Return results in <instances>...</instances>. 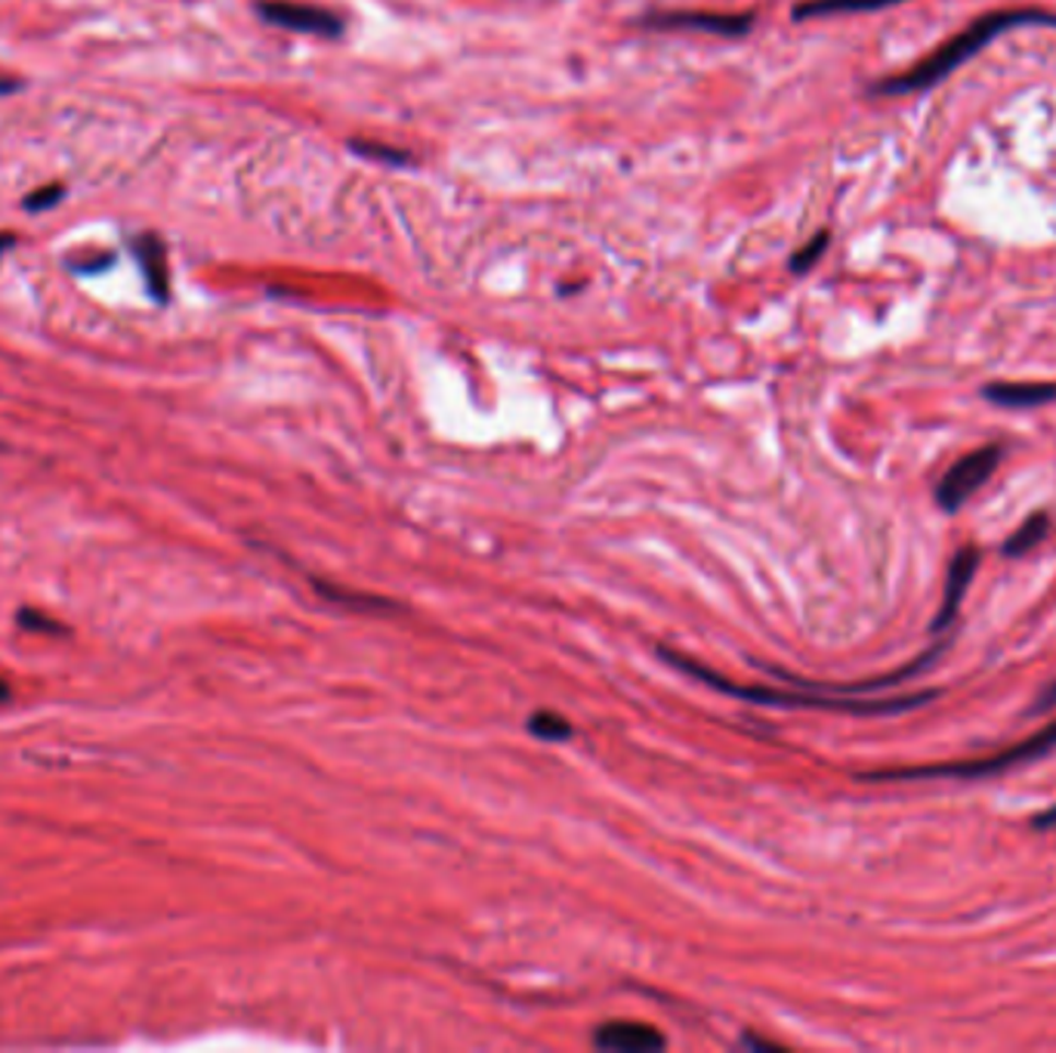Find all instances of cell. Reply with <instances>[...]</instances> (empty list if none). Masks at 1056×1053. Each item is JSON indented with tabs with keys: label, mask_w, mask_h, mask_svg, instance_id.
<instances>
[{
	"label": "cell",
	"mask_w": 1056,
	"mask_h": 1053,
	"mask_svg": "<svg viewBox=\"0 0 1056 1053\" xmlns=\"http://www.w3.org/2000/svg\"><path fill=\"white\" fill-rule=\"evenodd\" d=\"M1020 25H1054L1056 28V13H1047V10H995V13H986V16H979L976 22H970L961 35L949 37L942 47H936L934 54L924 56L917 66L902 71V74L878 81L871 87V93H878V96H899V93H917V90L936 87L939 81H946L961 62L973 59L995 37L1004 35V32H1013Z\"/></svg>",
	"instance_id": "6da1fadb"
},
{
	"label": "cell",
	"mask_w": 1056,
	"mask_h": 1053,
	"mask_svg": "<svg viewBox=\"0 0 1056 1053\" xmlns=\"http://www.w3.org/2000/svg\"><path fill=\"white\" fill-rule=\"evenodd\" d=\"M1056 748V721L1051 726H1044L1041 733L1032 738H1025L1020 745L998 751L992 757H976V760H954V763H936V767H902V770H878V773H863V782H917V779H983V775L1004 773L1013 770L1020 763L1029 760H1041L1044 754H1051Z\"/></svg>",
	"instance_id": "7a4b0ae2"
},
{
	"label": "cell",
	"mask_w": 1056,
	"mask_h": 1053,
	"mask_svg": "<svg viewBox=\"0 0 1056 1053\" xmlns=\"http://www.w3.org/2000/svg\"><path fill=\"white\" fill-rule=\"evenodd\" d=\"M1001 457H1004L1001 445H983V448L970 452V455H964L961 460H954L949 470H946V476L939 479V485H936V501H939V507L946 510V513H954V510L964 507L970 498L979 492L988 479L995 476L998 464H1001Z\"/></svg>",
	"instance_id": "3957f363"
},
{
	"label": "cell",
	"mask_w": 1056,
	"mask_h": 1053,
	"mask_svg": "<svg viewBox=\"0 0 1056 1053\" xmlns=\"http://www.w3.org/2000/svg\"><path fill=\"white\" fill-rule=\"evenodd\" d=\"M257 13L279 25V28H291V32H303V35H318V37H340L343 35V19L325 10V7H313V3H291V0H260Z\"/></svg>",
	"instance_id": "277c9868"
},
{
	"label": "cell",
	"mask_w": 1056,
	"mask_h": 1053,
	"mask_svg": "<svg viewBox=\"0 0 1056 1053\" xmlns=\"http://www.w3.org/2000/svg\"><path fill=\"white\" fill-rule=\"evenodd\" d=\"M649 28L661 32H704V35L741 37L751 32V13H652L643 19Z\"/></svg>",
	"instance_id": "5b68a950"
},
{
	"label": "cell",
	"mask_w": 1056,
	"mask_h": 1053,
	"mask_svg": "<svg viewBox=\"0 0 1056 1053\" xmlns=\"http://www.w3.org/2000/svg\"><path fill=\"white\" fill-rule=\"evenodd\" d=\"M979 560H983V553L976 547H964V550L954 553V560L949 565V578H946V590H942V602H939V612L930 621V633L934 636L946 633L954 624V618L961 612V602L967 597L970 581H973L976 569H979Z\"/></svg>",
	"instance_id": "8992f818"
},
{
	"label": "cell",
	"mask_w": 1056,
	"mask_h": 1053,
	"mask_svg": "<svg viewBox=\"0 0 1056 1053\" xmlns=\"http://www.w3.org/2000/svg\"><path fill=\"white\" fill-rule=\"evenodd\" d=\"M594 1044L602 1051H624V1053H640V1051H661L668 1041L655 1029V1026H643V1022H606L594 1032Z\"/></svg>",
	"instance_id": "52a82bcc"
},
{
	"label": "cell",
	"mask_w": 1056,
	"mask_h": 1053,
	"mask_svg": "<svg viewBox=\"0 0 1056 1053\" xmlns=\"http://www.w3.org/2000/svg\"><path fill=\"white\" fill-rule=\"evenodd\" d=\"M133 254L140 260L142 279H145L152 300L164 303L171 294V272H167V250L161 245V238L159 235H140L133 242Z\"/></svg>",
	"instance_id": "ba28073f"
},
{
	"label": "cell",
	"mask_w": 1056,
	"mask_h": 1053,
	"mask_svg": "<svg viewBox=\"0 0 1056 1053\" xmlns=\"http://www.w3.org/2000/svg\"><path fill=\"white\" fill-rule=\"evenodd\" d=\"M983 396L1001 408H1039L1054 402L1056 384H988Z\"/></svg>",
	"instance_id": "9c48e42d"
},
{
	"label": "cell",
	"mask_w": 1056,
	"mask_h": 1053,
	"mask_svg": "<svg viewBox=\"0 0 1056 1053\" xmlns=\"http://www.w3.org/2000/svg\"><path fill=\"white\" fill-rule=\"evenodd\" d=\"M905 0H803L794 7V19H819V16H844V13H871L887 10Z\"/></svg>",
	"instance_id": "30bf717a"
},
{
	"label": "cell",
	"mask_w": 1056,
	"mask_h": 1053,
	"mask_svg": "<svg viewBox=\"0 0 1056 1053\" xmlns=\"http://www.w3.org/2000/svg\"><path fill=\"white\" fill-rule=\"evenodd\" d=\"M1047 531H1051V516L1047 513H1032L1025 523H1022L1007 541H1004V547H1001V553L1004 557H1010V560H1022V557H1029L1035 547L1047 538Z\"/></svg>",
	"instance_id": "8fae6325"
},
{
	"label": "cell",
	"mask_w": 1056,
	"mask_h": 1053,
	"mask_svg": "<svg viewBox=\"0 0 1056 1053\" xmlns=\"http://www.w3.org/2000/svg\"><path fill=\"white\" fill-rule=\"evenodd\" d=\"M528 733L535 738H544V741H565L572 738V723L565 721L563 714H553V711H538L528 717Z\"/></svg>",
	"instance_id": "7c38bea8"
},
{
	"label": "cell",
	"mask_w": 1056,
	"mask_h": 1053,
	"mask_svg": "<svg viewBox=\"0 0 1056 1053\" xmlns=\"http://www.w3.org/2000/svg\"><path fill=\"white\" fill-rule=\"evenodd\" d=\"M352 152L362 155V159L371 161H384V164H396V167H406L411 164V155L406 149H392V145H384V142H368V140H352Z\"/></svg>",
	"instance_id": "4fadbf2b"
},
{
	"label": "cell",
	"mask_w": 1056,
	"mask_h": 1053,
	"mask_svg": "<svg viewBox=\"0 0 1056 1053\" xmlns=\"http://www.w3.org/2000/svg\"><path fill=\"white\" fill-rule=\"evenodd\" d=\"M828 242H831V235H828V232H819V235H812L810 242H807V245L800 247V250H797V254L791 257L794 276H803V272H810L812 266L819 264V257L825 254Z\"/></svg>",
	"instance_id": "5bb4252c"
},
{
	"label": "cell",
	"mask_w": 1056,
	"mask_h": 1053,
	"mask_svg": "<svg viewBox=\"0 0 1056 1053\" xmlns=\"http://www.w3.org/2000/svg\"><path fill=\"white\" fill-rule=\"evenodd\" d=\"M62 195H66V189H62L59 183H50V186H44V189H37V192L28 195V198L22 201V208L32 213H40V211H47V208H56Z\"/></svg>",
	"instance_id": "9a60e30c"
},
{
	"label": "cell",
	"mask_w": 1056,
	"mask_h": 1053,
	"mask_svg": "<svg viewBox=\"0 0 1056 1053\" xmlns=\"http://www.w3.org/2000/svg\"><path fill=\"white\" fill-rule=\"evenodd\" d=\"M19 624H22L25 631L66 633V628H62V624H56L54 618H47V615H37L35 609H22V612H19Z\"/></svg>",
	"instance_id": "2e32d148"
},
{
	"label": "cell",
	"mask_w": 1056,
	"mask_h": 1053,
	"mask_svg": "<svg viewBox=\"0 0 1056 1053\" xmlns=\"http://www.w3.org/2000/svg\"><path fill=\"white\" fill-rule=\"evenodd\" d=\"M1032 828H1039V831H1051V828H1056V804L1051 809L1039 812V816L1032 819Z\"/></svg>",
	"instance_id": "e0dca14e"
},
{
	"label": "cell",
	"mask_w": 1056,
	"mask_h": 1053,
	"mask_svg": "<svg viewBox=\"0 0 1056 1053\" xmlns=\"http://www.w3.org/2000/svg\"><path fill=\"white\" fill-rule=\"evenodd\" d=\"M1047 707H1056V680L1035 699V711H1047Z\"/></svg>",
	"instance_id": "ac0fdd59"
},
{
	"label": "cell",
	"mask_w": 1056,
	"mask_h": 1053,
	"mask_svg": "<svg viewBox=\"0 0 1056 1053\" xmlns=\"http://www.w3.org/2000/svg\"><path fill=\"white\" fill-rule=\"evenodd\" d=\"M106 266H112V257H103V260H87V264H71V269H78V272H96V269H106Z\"/></svg>",
	"instance_id": "d6986e66"
},
{
	"label": "cell",
	"mask_w": 1056,
	"mask_h": 1053,
	"mask_svg": "<svg viewBox=\"0 0 1056 1053\" xmlns=\"http://www.w3.org/2000/svg\"><path fill=\"white\" fill-rule=\"evenodd\" d=\"M16 245V235H10V232H0V254L7 250V247H13Z\"/></svg>",
	"instance_id": "ffe728a7"
},
{
	"label": "cell",
	"mask_w": 1056,
	"mask_h": 1053,
	"mask_svg": "<svg viewBox=\"0 0 1056 1053\" xmlns=\"http://www.w3.org/2000/svg\"><path fill=\"white\" fill-rule=\"evenodd\" d=\"M13 90H19L16 81H10V78H0V93H13Z\"/></svg>",
	"instance_id": "44dd1931"
},
{
	"label": "cell",
	"mask_w": 1056,
	"mask_h": 1053,
	"mask_svg": "<svg viewBox=\"0 0 1056 1053\" xmlns=\"http://www.w3.org/2000/svg\"><path fill=\"white\" fill-rule=\"evenodd\" d=\"M7 699H10V686L0 680V702H7Z\"/></svg>",
	"instance_id": "7402d4cb"
}]
</instances>
